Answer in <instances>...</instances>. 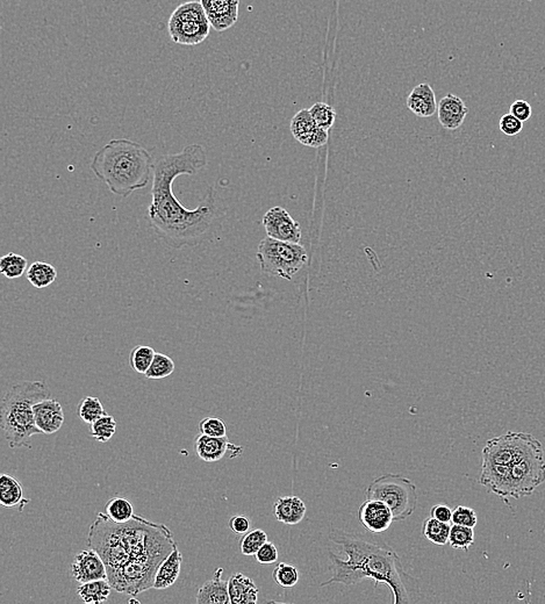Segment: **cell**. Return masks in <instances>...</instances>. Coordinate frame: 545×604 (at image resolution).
<instances>
[{
	"mask_svg": "<svg viewBox=\"0 0 545 604\" xmlns=\"http://www.w3.org/2000/svg\"><path fill=\"white\" fill-rule=\"evenodd\" d=\"M88 546L103 558L112 588L136 596L154 588L158 566L177 548V543L165 524L138 515L117 523L99 512L90 527Z\"/></svg>",
	"mask_w": 545,
	"mask_h": 604,
	"instance_id": "6da1fadb",
	"label": "cell"
},
{
	"mask_svg": "<svg viewBox=\"0 0 545 604\" xmlns=\"http://www.w3.org/2000/svg\"><path fill=\"white\" fill-rule=\"evenodd\" d=\"M206 165L207 155L202 145H186L177 154L161 156L155 161L147 220L154 233L171 249L195 247L215 231L220 212L215 188H207L195 209L181 205L172 190L179 176H195Z\"/></svg>",
	"mask_w": 545,
	"mask_h": 604,
	"instance_id": "7a4b0ae2",
	"label": "cell"
},
{
	"mask_svg": "<svg viewBox=\"0 0 545 604\" xmlns=\"http://www.w3.org/2000/svg\"><path fill=\"white\" fill-rule=\"evenodd\" d=\"M330 537L341 546L347 559L343 560L330 552L332 576L320 587L335 583L354 586L370 579L389 587L394 604L414 603L420 600L418 580L406 572L397 552L380 538L344 530L332 531Z\"/></svg>",
	"mask_w": 545,
	"mask_h": 604,
	"instance_id": "3957f363",
	"label": "cell"
},
{
	"mask_svg": "<svg viewBox=\"0 0 545 604\" xmlns=\"http://www.w3.org/2000/svg\"><path fill=\"white\" fill-rule=\"evenodd\" d=\"M154 159L138 142L128 138L111 140L93 156L91 170L111 193L127 198L147 188L154 176Z\"/></svg>",
	"mask_w": 545,
	"mask_h": 604,
	"instance_id": "277c9868",
	"label": "cell"
},
{
	"mask_svg": "<svg viewBox=\"0 0 545 604\" xmlns=\"http://www.w3.org/2000/svg\"><path fill=\"white\" fill-rule=\"evenodd\" d=\"M49 398V387L44 382H17L8 389L1 400L0 421L11 449H31L33 436L42 434L36 427L34 406Z\"/></svg>",
	"mask_w": 545,
	"mask_h": 604,
	"instance_id": "5b68a950",
	"label": "cell"
},
{
	"mask_svg": "<svg viewBox=\"0 0 545 604\" xmlns=\"http://www.w3.org/2000/svg\"><path fill=\"white\" fill-rule=\"evenodd\" d=\"M365 498L379 500L389 505L394 522L407 520L418 505V488L401 474H384L368 484Z\"/></svg>",
	"mask_w": 545,
	"mask_h": 604,
	"instance_id": "8992f818",
	"label": "cell"
},
{
	"mask_svg": "<svg viewBox=\"0 0 545 604\" xmlns=\"http://www.w3.org/2000/svg\"><path fill=\"white\" fill-rule=\"evenodd\" d=\"M257 259L263 273L291 280L307 264V251L301 244L266 237L257 249Z\"/></svg>",
	"mask_w": 545,
	"mask_h": 604,
	"instance_id": "52a82bcc",
	"label": "cell"
},
{
	"mask_svg": "<svg viewBox=\"0 0 545 604\" xmlns=\"http://www.w3.org/2000/svg\"><path fill=\"white\" fill-rule=\"evenodd\" d=\"M211 28L204 6L195 0L177 6L168 22L171 40L181 46H198L209 38Z\"/></svg>",
	"mask_w": 545,
	"mask_h": 604,
	"instance_id": "ba28073f",
	"label": "cell"
},
{
	"mask_svg": "<svg viewBox=\"0 0 545 604\" xmlns=\"http://www.w3.org/2000/svg\"><path fill=\"white\" fill-rule=\"evenodd\" d=\"M541 446L536 437L527 432H507L487 441L482 450V463L512 466Z\"/></svg>",
	"mask_w": 545,
	"mask_h": 604,
	"instance_id": "9c48e42d",
	"label": "cell"
},
{
	"mask_svg": "<svg viewBox=\"0 0 545 604\" xmlns=\"http://www.w3.org/2000/svg\"><path fill=\"white\" fill-rule=\"evenodd\" d=\"M544 481V451L541 446L510 466V498L531 495Z\"/></svg>",
	"mask_w": 545,
	"mask_h": 604,
	"instance_id": "30bf717a",
	"label": "cell"
},
{
	"mask_svg": "<svg viewBox=\"0 0 545 604\" xmlns=\"http://www.w3.org/2000/svg\"><path fill=\"white\" fill-rule=\"evenodd\" d=\"M263 227L268 236L275 240L299 243L301 240L300 225L294 221L286 209L276 206L270 209L263 218Z\"/></svg>",
	"mask_w": 545,
	"mask_h": 604,
	"instance_id": "8fae6325",
	"label": "cell"
},
{
	"mask_svg": "<svg viewBox=\"0 0 545 604\" xmlns=\"http://www.w3.org/2000/svg\"><path fill=\"white\" fill-rule=\"evenodd\" d=\"M358 520L370 534H382L394 522L392 510L379 500L365 498L358 509Z\"/></svg>",
	"mask_w": 545,
	"mask_h": 604,
	"instance_id": "7c38bea8",
	"label": "cell"
},
{
	"mask_svg": "<svg viewBox=\"0 0 545 604\" xmlns=\"http://www.w3.org/2000/svg\"><path fill=\"white\" fill-rule=\"evenodd\" d=\"M291 133L301 145L320 148L328 142V131L318 127L309 110H301L291 121Z\"/></svg>",
	"mask_w": 545,
	"mask_h": 604,
	"instance_id": "4fadbf2b",
	"label": "cell"
},
{
	"mask_svg": "<svg viewBox=\"0 0 545 604\" xmlns=\"http://www.w3.org/2000/svg\"><path fill=\"white\" fill-rule=\"evenodd\" d=\"M195 451L197 456L206 463H215L229 453L230 458L241 456L243 448L234 446L226 437H209L199 434L195 439Z\"/></svg>",
	"mask_w": 545,
	"mask_h": 604,
	"instance_id": "5bb4252c",
	"label": "cell"
},
{
	"mask_svg": "<svg viewBox=\"0 0 545 604\" xmlns=\"http://www.w3.org/2000/svg\"><path fill=\"white\" fill-rule=\"evenodd\" d=\"M71 574L79 583L107 579L106 565L99 553L89 548L74 557V562L71 565Z\"/></svg>",
	"mask_w": 545,
	"mask_h": 604,
	"instance_id": "9a60e30c",
	"label": "cell"
},
{
	"mask_svg": "<svg viewBox=\"0 0 545 604\" xmlns=\"http://www.w3.org/2000/svg\"><path fill=\"white\" fill-rule=\"evenodd\" d=\"M200 3L215 32H225L238 22L240 0H200Z\"/></svg>",
	"mask_w": 545,
	"mask_h": 604,
	"instance_id": "2e32d148",
	"label": "cell"
},
{
	"mask_svg": "<svg viewBox=\"0 0 545 604\" xmlns=\"http://www.w3.org/2000/svg\"><path fill=\"white\" fill-rule=\"evenodd\" d=\"M34 418L36 427L44 435H53L63 425L64 411L57 400L46 399L34 406Z\"/></svg>",
	"mask_w": 545,
	"mask_h": 604,
	"instance_id": "e0dca14e",
	"label": "cell"
},
{
	"mask_svg": "<svg viewBox=\"0 0 545 604\" xmlns=\"http://www.w3.org/2000/svg\"><path fill=\"white\" fill-rule=\"evenodd\" d=\"M469 113V108L462 98L448 93L439 103L437 117L439 124L448 131H456L464 124Z\"/></svg>",
	"mask_w": 545,
	"mask_h": 604,
	"instance_id": "ac0fdd59",
	"label": "cell"
},
{
	"mask_svg": "<svg viewBox=\"0 0 545 604\" xmlns=\"http://www.w3.org/2000/svg\"><path fill=\"white\" fill-rule=\"evenodd\" d=\"M223 569H216L213 579L206 581L195 596L198 604H227L230 603L228 581L222 579Z\"/></svg>",
	"mask_w": 545,
	"mask_h": 604,
	"instance_id": "d6986e66",
	"label": "cell"
},
{
	"mask_svg": "<svg viewBox=\"0 0 545 604\" xmlns=\"http://www.w3.org/2000/svg\"><path fill=\"white\" fill-rule=\"evenodd\" d=\"M435 92L428 83H422L412 90L407 98L408 110L418 117H432L437 112Z\"/></svg>",
	"mask_w": 545,
	"mask_h": 604,
	"instance_id": "ffe728a7",
	"label": "cell"
},
{
	"mask_svg": "<svg viewBox=\"0 0 545 604\" xmlns=\"http://www.w3.org/2000/svg\"><path fill=\"white\" fill-rule=\"evenodd\" d=\"M230 603L255 604L259 601V590L249 576L236 573L228 580Z\"/></svg>",
	"mask_w": 545,
	"mask_h": 604,
	"instance_id": "44dd1931",
	"label": "cell"
},
{
	"mask_svg": "<svg viewBox=\"0 0 545 604\" xmlns=\"http://www.w3.org/2000/svg\"><path fill=\"white\" fill-rule=\"evenodd\" d=\"M181 562L183 555L176 548L158 566L154 581V589H168L174 586L181 574Z\"/></svg>",
	"mask_w": 545,
	"mask_h": 604,
	"instance_id": "7402d4cb",
	"label": "cell"
},
{
	"mask_svg": "<svg viewBox=\"0 0 545 604\" xmlns=\"http://www.w3.org/2000/svg\"><path fill=\"white\" fill-rule=\"evenodd\" d=\"M307 508L298 496H283L275 503V515L280 523L295 525L304 520Z\"/></svg>",
	"mask_w": 545,
	"mask_h": 604,
	"instance_id": "603a6c76",
	"label": "cell"
},
{
	"mask_svg": "<svg viewBox=\"0 0 545 604\" xmlns=\"http://www.w3.org/2000/svg\"><path fill=\"white\" fill-rule=\"evenodd\" d=\"M29 500L24 498V489H22L20 481L10 474L3 473L0 475V503L6 508L19 507L20 510L24 509L26 505H29Z\"/></svg>",
	"mask_w": 545,
	"mask_h": 604,
	"instance_id": "cb8c5ba5",
	"label": "cell"
},
{
	"mask_svg": "<svg viewBox=\"0 0 545 604\" xmlns=\"http://www.w3.org/2000/svg\"><path fill=\"white\" fill-rule=\"evenodd\" d=\"M112 586L107 579L95 580L90 582L81 583L77 593L84 603H103L108 598L112 591Z\"/></svg>",
	"mask_w": 545,
	"mask_h": 604,
	"instance_id": "d4e9b609",
	"label": "cell"
},
{
	"mask_svg": "<svg viewBox=\"0 0 545 604\" xmlns=\"http://www.w3.org/2000/svg\"><path fill=\"white\" fill-rule=\"evenodd\" d=\"M26 277L33 286L38 290H43L56 280L57 270L49 263L36 261L27 269Z\"/></svg>",
	"mask_w": 545,
	"mask_h": 604,
	"instance_id": "484cf974",
	"label": "cell"
},
{
	"mask_svg": "<svg viewBox=\"0 0 545 604\" xmlns=\"http://www.w3.org/2000/svg\"><path fill=\"white\" fill-rule=\"evenodd\" d=\"M27 259L17 252H10L0 258V273L8 279H19L27 272Z\"/></svg>",
	"mask_w": 545,
	"mask_h": 604,
	"instance_id": "4316f807",
	"label": "cell"
},
{
	"mask_svg": "<svg viewBox=\"0 0 545 604\" xmlns=\"http://www.w3.org/2000/svg\"><path fill=\"white\" fill-rule=\"evenodd\" d=\"M450 530L451 525L446 522L436 520L434 517L425 519L423 523V534L432 544L444 546L449 543Z\"/></svg>",
	"mask_w": 545,
	"mask_h": 604,
	"instance_id": "83f0119b",
	"label": "cell"
},
{
	"mask_svg": "<svg viewBox=\"0 0 545 604\" xmlns=\"http://www.w3.org/2000/svg\"><path fill=\"white\" fill-rule=\"evenodd\" d=\"M105 514L114 522L124 523L133 519V516L135 515L134 507L127 498L114 496L107 501L105 505Z\"/></svg>",
	"mask_w": 545,
	"mask_h": 604,
	"instance_id": "f1b7e54d",
	"label": "cell"
},
{
	"mask_svg": "<svg viewBox=\"0 0 545 604\" xmlns=\"http://www.w3.org/2000/svg\"><path fill=\"white\" fill-rule=\"evenodd\" d=\"M174 368V361L169 356L162 352H156L152 365L145 375L150 380H161L172 375Z\"/></svg>",
	"mask_w": 545,
	"mask_h": 604,
	"instance_id": "f546056e",
	"label": "cell"
},
{
	"mask_svg": "<svg viewBox=\"0 0 545 604\" xmlns=\"http://www.w3.org/2000/svg\"><path fill=\"white\" fill-rule=\"evenodd\" d=\"M117 431V422L112 415L105 414L96 422H93L90 427V434L97 442L106 443L113 437Z\"/></svg>",
	"mask_w": 545,
	"mask_h": 604,
	"instance_id": "4dcf8cb0",
	"label": "cell"
},
{
	"mask_svg": "<svg viewBox=\"0 0 545 604\" xmlns=\"http://www.w3.org/2000/svg\"><path fill=\"white\" fill-rule=\"evenodd\" d=\"M155 354L156 351L149 345H136L129 354L131 368L140 375H145V372L148 371L152 365Z\"/></svg>",
	"mask_w": 545,
	"mask_h": 604,
	"instance_id": "1f68e13d",
	"label": "cell"
},
{
	"mask_svg": "<svg viewBox=\"0 0 545 604\" xmlns=\"http://www.w3.org/2000/svg\"><path fill=\"white\" fill-rule=\"evenodd\" d=\"M475 543V530L473 528L463 527L458 524H453L450 530L449 544L455 550L467 551Z\"/></svg>",
	"mask_w": 545,
	"mask_h": 604,
	"instance_id": "d6a6232c",
	"label": "cell"
},
{
	"mask_svg": "<svg viewBox=\"0 0 545 604\" xmlns=\"http://www.w3.org/2000/svg\"><path fill=\"white\" fill-rule=\"evenodd\" d=\"M79 416L86 423L92 424L105 415L103 403L97 396H86L78 408Z\"/></svg>",
	"mask_w": 545,
	"mask_h": 604,
	"instance_id": "836d02e7",
	"label": "cell"
},
{
	"mask_svg": "<svg viewBox=\"0 0 545 604\" xmlns=\"http://www.w3.org/2000/svg\"><path fill=\"white\" fill-rule=\"evenodd\" d=\"M268 539H269L268 534L262 529H254V530L248 531L240 541L242 555H247V557L255 555L259 552V548L266 544Z\"/></svg>",
	"mask_w": 545,
	"mask_h": 604,
	"instance_id": "e575fe53",
	"label": "cell"
},
{
	"mask_svg": "<svg viewBox=\"0 0 545 604\" xmlns=\"http://www.w3.org/2000/svg\"><path fill=\"white\" fill-rule=\"evenodd\" d=\"M272 578L275 582L282 588H293L300 579L297 567L286 562H280L273 569Z\"/></svg>",
	"mask_w": 545,
	"mask_h": 604,
	"instance_id": "d590c367",
	"label": "cell"
},
{
	"mask_svg": "<svg viewBox=\"0 0 545 604\" xmlns=\"http://www.w3.org/2000/svg\"><path fill=\"white\" fill-rule=\"evenodd\" d=\"M313 120L316 121L318 127L325 131H330L336 120V112L333 107L325 103H316L309 108Z\"/></svg>",
	"mask_w": 545,
	"mask_h": 604,
	"instance_id": "8d00e7d4",
	"label": "cell"
},
{
	"mask_svg": "<svg viewBox=\"0 0 545 604\" xmlns=\"http://www.w3.org/2000/svg\"><path fill=\"white\" fill-rule=\"evenodd\" d=\"M199 431L202 435L209 436V437H226L227 425L222 418L218 416H209L200 421Z\"/></svg>",
	"mask_w": 545,
	"mask_h": 604,
	"instance_id": "74e56055",
	"label": "cell"
},
{
	"mask_svg": "<svg viewBox=\"0 0 545 604\" xmlns=\"http://www.w3.org/2000/svg\"><path fill=\"white\" fill-rule=\"evenodd\" d=\"M453 524H458L463 527L475 528L478 523V516L475 509L458 505L453 510Z\"/></svg>",
	"mask_w": 545,
	"mask_h": 604,
	"instance_id": "f35d334b",
	"label": "cell"
},
{
	"mask_svg": "<svg viewBox=\"0 0 545 604\" xmlns=\"http://www.w3.org/2000/svg\"><path fill=\"white\" fill-rule=\"evenodd\" d=\"M499 128L507 136H515L523 129V122L514 117L513 114L507 113L500 119Z\"/></svg>",
	"mask_w": 545,
	"mask_h": 604,
	"instance_id": "ab89813d",
	"label": "cell"
},
{
	"mask_svg": "<svg viewBox=\"0 0 545 604\" xmlns=\"http://www.w3.org/2000/svg\"><path fill=\"white\" fill-rule=\"evenodd\" d=\"M256 560L262 565H271L278 560V550L271 541H266L255 555Z\"/></svg>",
	"mask_w": 545,
	"mask_h": 604,
	"instance_id": "60d3db41",
	"label": "cell"
},
{
	"mask_svg": "<svg viewBox=\"0 0 545 604\" xmlns=\"http://www.w3.org/2000/svg\"><path fill=\"white\" fill-rule=\"evenodd\" d=\"M510 113L513 114L514 117H517L522 122H526L530 119L532 110H531L530 104L527 103L526 100H516L512 104Z\"/></svg>",
	"mask_w": 545,
	"mask_h": 604,
	"instance_id": "b9f144b4",
	"label": "cell"
},
{
	"mask_svg": "<svg viewBox=\"0 0 545 604\" xmlns=\"http://www.w3.org/2000/svg\"><path fill=\"white\" fill-rule=\"evenodd\" d=\"M228 525H229V529L233 531L234 534H245L250 530L252 522H250L247 516L236 515L230 517Z\"/></svg>",
	"mask_w": 545,
	"mask_h": 604,
	"instance_id": "7bdbcfd3",
	"label": "cell"
},
{
	"mask_svg": "<svg viewBox=\"0 0 545 604\" xmlns=\"http://www.w3.org/2000/svg\"><path fill=\"white\" fill-rule=\"evenodd\" d=\"M430 516L441 522L450 523L453 520V509L446 505H436L430 509Z\"/></svg>",
	"mask_w": 545,
	"mask_h": 604,
	"instance_id": "ee69618b",
	"label": "cell"
}]
</instances>
